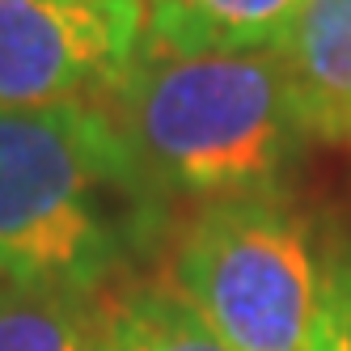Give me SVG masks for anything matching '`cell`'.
Masks as SVG:
<instances>
[{"label":"cell","mask_w":351,"mask_h":351,"mask_svg":"<svg viewBox=\"0 0 351 351\" xmlns=\"http://www.w3.org/2000/svg\"><path fill=\"white\" fill-rule=\"evenodd\" d=\"M165 233V195L110 106H0V280L97 292Z\"/></svg>","instance_id":"6da1fadb"},{"label":"cell","mask_w":351,"mask_h":351,"mask_svg":"<svg viewBox=\"0 0 351 351\" xmlns=\"http://www.w3.org/2000/svg\"><path fill=\"white\" fill-rule=\"evenodd\" d=\"M110 114L161 195H275L300 161L280 56L271 51H153L144 47Z\"/></svg>","instance_id":"7a4b0ae2"},{"label":"cell","mask_w":351,"mask_h":351,"mask_svg":"<svg viewBox=\"0 0 351 351\" xmlns=\"http://www.w3.org/2000/svg\"><path fill=\"white\" fill-rule=\"evenodd\" d=\"M169 284L233 351H313L326 263L309 216L280 191L199 204Z\"/></svg>","instance_id":"3957f363"},{"label":"cell","mask_w":351,"mask_h":351,"mask_svg":"<svg viewBox=\"0 0 351 351\" xmlns=\"http://www.w3.org/2000/svg\"><path fill=\"white\" fill-rule=\"evenodd\" d=\"M144 30L136 0H0V106H110Z\"/></svg>","instance_id":"277c9868"},{"label":"cell","mask_w":351,"mask_h":351,"mask_svg":"<svg viewBox=\"0 0 351 351\" xmlns=\"http://www.w3.org/2000/svg\"><path fill=\"white\" fill-rule=\"evenodd\" d=\"M271 51L305 140L351 153V0H309Z\"/></svg>","instance_id":"5b68a950"},{"label":"cell","mask_w":351,"mask_h":351,"mask_svg":"<svg viewBox=\"0 0 351 351\" xmlns=\"http://www.w3.org/2000/svg\"><path fill=\"white\" fill-rule=\"evenodd\" d=\"M309 0H157L144 47L153 51H267Z\"/></svg>","instance_id":"8992f818"},{"label":"cell","mask_w":351,"mask_h":351,"mask_svg":"<svg viewBox=\"0 0 351 351\" xmlns=\"http://www.w3.org/2000/svg\"><path fill=\"white\" fill-rule=\"evenodd\" d=\"M102 351H233L169 280H132L102 296Z\"/></svg>","instance_id":"52a82bcc"},{"label":"cell","mask_w":351,"mask_h":351,"mask_svg":"<svg viewBox=\"0 0 351 351\" xmlns=\"http://www.w3.org/2000/svg\"><path fill=\"white\" fill-rule=\"evenodd\" d=\"M0 351H102V296L0 280Z\"/></svg>","instance_id":"ba28073f"},{"label":"cell","mask_w":351,"mask_h":351,"mask_svg":"<svg viewBox=\"0 0 351 351\" xmlns=\"http://www.w3.org/2000/svg\"><path fill=\"white\" fill-rule=\"evenodd\" d=\"M313 351H351V245L326 258V288H322V317Z\"/></svg>","instance_id":"9c48e42d"},{"label":"cell","mask_w":351,"mask_h":351,"mask_svg":"<svg viewBox=\"0 0 351 351\" xmlns=\"http://www.w3.org/2000/svg\"><path fill=\"white\" fill-rule=\"evenodd\" d=\"M136 5H144V9H153V5H157V0H136Z\"/></svg>","instance_id":"30bf717a"}]
</instances>
